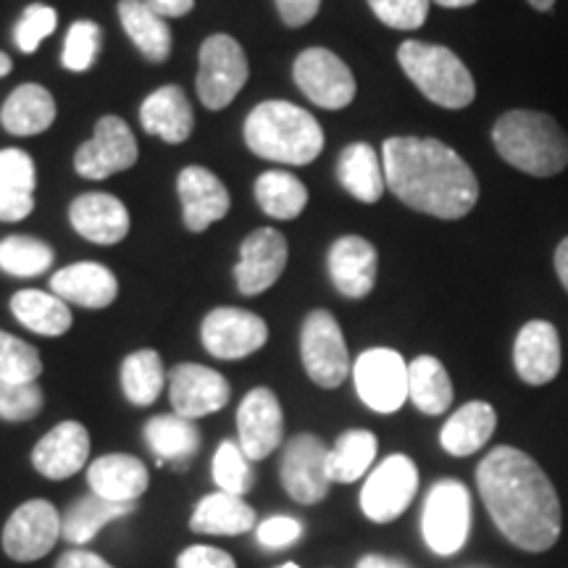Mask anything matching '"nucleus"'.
I'll list each match as a JSON object with an SVG mask.
<instances>
[{
  "instance_id": "2",
  "label": "nucleus",
  "mask_w": 568,
  "mask_h": 568,
  "mask_svg": "<svg viewBox=\"0 0 568 568\" xmlns=\"http://www.w3.org/2000/svg\"><path fill=\"white\" fill-rule=\"evenodd\" d=\"M387 187L400 203L426 216L456 222L479 201L474 169L435 138H389L382 145Z\"/></svg>"
},
{
  "instance_id": "42",
  "label": "nucleus",
  "mask_w": 568,
  "mask_h": 568,
  "mask_svg": "<svg viewBox=\"0 0 568 568\" xmlns=\"http://www.w3.org/2000/svg\"><path fill=\"white\" fill-rule=\"evenodd\" d=\"M40 374L38 347L0 329V382H38Z\"/></svg>"
},
{
  "instance_id": "24",
  "label": "nucleus",
  "mask_w": 568,
  "mask_h": 568,
  "mask_svg": "<svg viewBox=\"0 0 568 568\" xmlns=\"http://www.w3.org/2000/svg\"><path fill=\"white\" fill-rule=\"evenodd\" d=\"M53 295H59L63 303L80 305L88 311H101L119 297V280L109 266L98 261H80L59 268L51 276Z\"/></svg>"
},
{
  "instance_id": "48",
  "label": "nucleus",
  "mask_w": 568,
  "mask_h": 568,
  "mask_svg": "<svg viewBox=\"0 0 568 568\" xmlns=\"http://www.w3.org/2000/svg\"><path fill=\"white\" fill-rule=\"evenodd\" d=\"M176 568H237L230 552L211 548V545H193V548L182 550L176 558Z\"/></svg>"
},
{
  "instance_id": "19",
  "label": "nucleus",
  "mask_w": 568,
  "mask_h": 568,
  "mask_svg": "<svg viewBox=\"0 0 568 568\" xmlns=\"http://www.w3.org/2000/svg\"><path fill=\"white\" fill-rule=\"evenodd\" d=\"M176 193L182 201L184 226L190 232H205L230 213V190L216 174L203 166H187L176 176Z\"/></svg>"
},
{
  "instance_id": "55",
  "label": "nucleus",
  "mask_w": 568,
  "mask_h": 568,
  "mask_svg": "<svg viewBox=\"0 0 568 568\" xmlns=\"http://www.w3.org/2000/svg\"><path fill=\"white\" fill-rule=\"evenodd\" d=\"M527 3H529L535 11L548 13V11H552V6H556V0H527Z\"/></svg>"
},
{
  "instance_id": "33",
  "label": "nucleus",
  "mask_w": 568,
  "mask_h": 568,
  "mask_svg": "<svg viewBox=\"0 0 568 568\" xmlns=\"http://www.w3.org/2000/svg\"><path fill=\"white\" fill-rule=\"evenodd\" d=\"M119 19L132 45L145 55L148 61L163 63L172 55V30L159 11L151 9L145 0H122L119 3Z\"/></svg>"
},
{
  "instance_id": "27",
  "label": "nucleus",
  "mask_w": 568,
  "mask_h": 568,
  "mask_svg": "<svg viewBox=\"0 0 568 568\" xmlns=\"http://www.w3.org/2000/svg\"><path fill=\"white\" fill-rule=\"evenodd\" d=\"M38 166L19 148L0 151V222H21L34 211Z\"/></svg>"
},
{
  "instance_id": "34",
  "label": "nucleus",
  "mask_w": 568,
  "mask_h": 568,
  "mask_svg": "<svg viewBox=\"0 0 568 568\" xmlns=\"http://www.w3.org/2000/svg\"><path fill=\"white\" fill-rule=\"evenodd\" d=\"M11 314L21 326L42 337L67 335L74 322L69 303H63L53 293H42V290H19L11 297Z\"/></svg>"
},
{
  "instance_id": "1",
  "label": "nucleus",
  "mask_w": 568,
  "mask_h": 568,
  "mask_svg": "<svg viewBox=\"0 0 568 568\" xmlns=\"http://www.w3.org/2000/svg\"><path fill=\"white\" fill-rule=\"evenodd\" d=\"M477 485L495 527L516 548L545 552L558 542L560 500L548 474L524 450L500 445L477 468Z\"/></svg>"
},
{
  "instance_id": "4",
  "label": "nucleus",
  "mask_w": 568,
  "mask_h": 568,
  "mask_svg": "<svg viewBox=\"0 0 568 568\" xmlns=\"http://www.w3.org/2000/svg\"><path fill=\"white\" fill-rule=\"evenodd\" d=\"M500 159L529 176H556L568 166V134L550 113L508 111L493 126Z\"/></svg>"
},
{
  "instance_id": "9",
  "label": "nucleus",
  "mask_w": 568,
  "mask_h": 568,
  "mask_svg": "<svg viewBox=\"0 0 568 568\" xmlns=\"http://www.w3.org/2000/svg\"><path fill=\"white\" fill-rule=\"evenodd\" d=\"M355 393L376 414H395L408 400V364L389 347H372L353 366Z\"/></svg>"
},
{
  "instance_id": "12",
  "label": "nucleus",
  "mask_w": 568,
  "mask_h": 568,
  "mask_svg": "<svg viewBox=\"0 0 568 568\" xmlns=\"http://www.w3.org/2000/svg\"><path fill=\"white\" fill-rule=\"evenodd\" d=\"M418 489V468L403 453L382 460L368 474L361 489V508L374 524H389L414 503Z\"/></svg>"
},
{
  "instance_id": "36",
  "label": "nucleus",
  "mask_w": 568,
  "mask_h": 568,
  "mask_svg": "<svg viewBox=\"0 0 568 568\" xmlns=\"http://www.w3.org/2000/svg\"><path fill=\"white\" fill-rule=\"evenodd\" d=\"M408 400L426 416H439L453 406V382L443 361L418 355L408 364Z\"/></svg>"
},
{
  "instance_id": "21",
  "label": "nucleus",
  "mask_w": 568,
  "mask_h": 568,
  "mask_svg": "<svg viewBox=\"0 0 568 568\" xmlns=\"http://www.w3.org/2000/svg\"><path fill=\"white\" fill-rule=\"evenodd\" d=\"M69 222L88 243L116 245L130 234V211L109 193H84L69 205Z\"/></svg>"
},
{
  "instance_id": "53",
  "label": "nucleus",
  "mask_w": 568,
  "mask_h": 568,
  "mask_svg": "<svg viewBox=\"0 0 568 568\" xmlns=\"http://www.w3.org/2000/svg\"><path fill=\"white\" fill-rule=\"evenodd\" d=\"M355 568H408L403 566L400 560H393V558H385V556H366L358 560V566Z\"/></svg>"
},
{
  "instance_id": "50",
  "label": "nucleus",
  "mask_w": 568,
  "mask_h": 568,
  "mask_svg": "<svg viewBox=\"0 0 568 568\" xmlns=\"http://www.w3.org/2000/svg\"><path fill=\"white\" fill-rule=\"evenodd\" d=\"M55 568H113L109 560L88 550H69L59 558Z\"/></svg>"
},
{
  "instance_id": "56",
  "label": "nucleus",
  "mask_w": 568,
  "mask_h": 568,
  "mask_svg": "<svg viewBox=\"0 0 568 568\" xmlns=\"http://www.w3.org/2000/svg\"><path fill=\"white\" fill-rule=\"evenodd\" d=\"M11 69H13V61H11V55H6L3 51H0V77L11 74Z\"/></svg>"
},
{
  "instance_id": "22",
  "label": "nucleus",
  "mask_w": 568,
  "mask_h": 568,
  "mask_svg": "<svg viewBox=\"0 0 568 568\" xmlns=\"http://www.w3.org/2000/svg\"><path fill=\"white\" fill-rule=\"evenodd\" d=\"M90 458V432L80 422H61L34 445L32 466L45 479L61 481L82 471Z\"/></svg>"
},
{
  "instance_id": "47",
  "label": "nucleus",
  "mask_w": 568,
  "mask_h": 568,
  "mask_svg": "<svg viewBox=\"0 0 568 568\" xmlns=\"http://www.w3.org/2000/svg\"><path fill=\"white\" fill-rule=\"evenodd\" d=\"M303 537L301 521L290 516H272L264 524H258V542L268 550H282L295 545Z\"/></svg>"
},
{
  "instance_id": "18",
  "label": "nucleus",
  "mask_w": 568,
  "mask_h": 568,
  "mask_svg": "<svg viewBox=\"0 0 568 568\" xmlns=\"http://www.w3.org/2000/svg\"><path fill=\"white\" fill-rule=\"evenodd\" d=\"M240 447L251 460L272 456L284 437V416L280 397L268 387H255L243 397L237 408Z\"/></svg>"
},
{
  "instance_id": "8",
  "label": "nucleus",
  "mask_w": 568,
  "mask_h": 568,
  "mask_svg": "<svg viewBox=\"0 0 568 568\" xmlns=\"http://www.w3.org/2000/svg\"><path fill=\"white\" fill-rule=\"evenodd\" d=\"M303 368L318 387L335 389L351 374V355L337 318L329 311L316 308L305 316L301 329Z\"/></svg>"
},
{
  "instance_id": "45",
  "label": "nucleus",
  "mask_w": 568,
  "mask_h": 568,
  "mask_svg": "<svg viewBox=\"0 0 568 568\" xmlns=\"http://www.w3.org/2000/svg\"><path fill=\"white\" fill-rule=\"evenodd\" d=\"M59 27V13L51 6H27L21 13L17 27H13V42L21 53H34L42 45V40H48Z\"/></svg>"
},
{
  "instance_id": "43",
  "label": "nucleus",
  "mask_w": 568,
  "mask_h": 568,
  "mask_svg": "<svg viewBox=\"0 0 568 568\" xmlns=\"http://www.w3.org/2000/svg\"><path fill=\"white\" fill-rule=\"evenodd\" d=\"M101 42H103V30L95 24V21L82 19L74 21L69 27L67 40H63V51H61V63L67 71H80L92 69L98 53H101Z\"/></svg>"
},
{
  "instance_id": "3",
  "label": "nucleus",
  "mask_w": 568,
  "mask_h": 568,
  "mask_svg": "<svg viewBox=\"0 0 568 568\" xmlns=\"http://www.w3.org/2000/svg\"><path fill=\"white\" fill-rule=\"evenodd\" d=\"M245 142L255 155L284 166L314 163L324 151V130L301 105L264 101L245 119Z\"/></svg>"
},
{
  "instance_id": "38",
  "label": "nucleus",
  "mask_w": 568,
  "mask_h": 568,
  "mask_svg": "<svg viewBox=\"0 0 568 568\" xmlns=\"http://www.w3.org/2000/svg\"><path fill=\"white\" fill-rule=\"evenodd\" d=\"M166 368L161 355L142 347L124 358L122 364V389L132 406H153L159 400L163 385H166Z\"/></svg>"
},
{
  "instance_id": "51",
  "label": "nucleus",
  "mask_w": 568,
  "mask_h": 568,
  "mask_svg": "<svg viewBox=\"0 0 568 568\" xmlns=\"http://www.w3.org/2000/svg\"><path fill=\"white\" fill-rule=\"evenodd\" d=\"M145 3L159 11L163 19L187 17V13L195 9V0H145Z\"/></svg>"
},
{
  "instance_id": "31",
  "label": "nucleus",
  "mask_w": 568,
  "mask_h": 568,
  "mask_svg": "<svg viewBox=\"0 0 568 568\" xmlns=\"http://www.w3.org/2000/svg\"><path fill=\"white\" fill-rule=\"evenodd\" d=\"M255 527V510L247 506L245 497L230 493L205 495L193 510L190 529L195 535H216V537H234L245 535Z\"/></svg>"
},
{
  "instance_id": "54",
  "label": "nucleus",
  "mask_w": 568,
  "mask_h": 568,
  "mask_svg": "<svg viewBox=\"0 0 568 568\" xmlns=\"http://www.w3.org/2000/svg\"><path fill=\"white\" fill-rule=\"evenodd\" d=\"M437 6H443V9H466V6H474L477 0H435Z\"/></svg>"
},
{
  "instance_id": "16",
  "label": "nucleus",
  "mask_w": 568,
  "mask_h": 568,
  "mask_svg": "<svg viewBox=\"0 0 568 568\" xmlns=\"http://www.w3.org/2000/svg\"><path fill=\"white\" fill-rule=\"evenodd\" d=\"M290 247L287 240L274 226H261L253 234H247L240 245V261L234 266V282L237 290L247 297H255L274 287L284 266H287Z\"/></svg>"
},
{
  "instance_id": "52",
  "label": "nucleus",
  "mask_w": 568,
  "mask_h": 568,
  "mask_svg": "<svg viewBox=\"0 0 568 568\" xmlns=\"http://www.w3.org/2000/svg\"><path fill=\"white\" fill-rule=\"evenodd\" d=\"M552 264H556L558 280H560V284H564L566 293H568V237H564V240H560V243H558V247H556V261H552Z\"/></svg>"
},
{
  "instance_id": "49",
  "label": "nucleus",
  "mask_w": 568,
  "mask_h": 568,
  "mask_svg": "<svg viewBox=\"0 0 568 568\" xmlns=\"http://www.w3.org/2000/svg\"><path fill=\"white\" fill-rule=\"evenodd\" d=\"M276 11H280V19L287 27H305L308 21L316 19L318 9H322V0H274Z\"/></svg>"
},
{
  "instance_id": "30",
  "label": "nucleus",
  "mask_w": 568,
  "mask_h": 568,
  "mask_svg": "<svg viewBox=\"0 0 568 568\" xmlns=\"http://www.w3.org/2000/svg\"><path fill=\"white\" fill-rule=\"evenodd\" d=\"M495 408L485 400H471L447 418L443 432H439V445H443L445 453L456 458L474 456L495 435Z\"/></svg>"
},
{
  "instance_id": "41",
  "label": "nucleus",
  "mask_w": 568,
  "mask_h": 568,
  "mask_svg": "<svg viewBox=\"0 0 568 568\" xmlns=\"http://www.w3.org/2000/svg\"><path fill=\"white\" fill-rule=\"evenodd\" d=\"M213 481H216L222 493L245 497L253 489V468L251 458L245 456L240 443L224 439L216 447V456H213Z\"/></svg>"
},
{
  "instance_id": "13",
  "label": "nucleus",
  "mask_w": 568,
  "mask_h": 568,
  "mask_svg": "<svg viewBox=\"0 0 568 568\" xmlns=\"http://www.w3.org/2000/svg\"><path fill=\"white\" fill-rule=\"evenodd\" d=\"M203 347L219 361H240L258 353L268 343V326L253 311L222 305L201 324Z\"/></svg>"
},
{
  "instance_id": "14",
  "label": "nucleus",
  "mask_w": 568,
  "mask_h": 568,
  "mask_svg": "<svg viewBox=\"0 0 568 568\" xmlns=\"http://www.w3.org/2000/svg\"><path fill=\"white\" fill-rule=\"evenodd\" d=\"M138 161V140L130 124L119 116L98 119L95 132L74 155L77 174L84 180H109V176L126 172Z\"/></svg>"
},
{
  "instance_id": "15",
  "label": "nucleus",
  "mask_w": 568,
  "mask_h": 568,
  "mask_svg": "<svg viewBox=\"0 0 568 568\" xmlns=\"http://www.w3.org/2000/svg\"><path fill=\"white\" fill-rule=\"evenodd\" d=\"M61 537V516L53 503L27 500L13 510L3 527V550L17 564L45 558Z\"/></svg>"
},
{
  "instance_id": "20",
  "label": "nucleus",
  "mask_w": 568,
  "mask_h": 568,
  "mask_svg": "<svg viewBox=\"0 0 568 568\" xmlns=\"http://www.w3.org/2000/svg\"><path fill=\"white\" fill-rule=\"evenodd\" d=\"M560 337L550 322L535 318L524 324L516 335L514 364L518 379L531 387H542L552 382L560 372Z\"/></svg>"
},
{
  "instance_id": "57",
  "label": "nucleus",
  "mask_w": 568,
  "mask_h": 568,
  "mask_svg": "<svg viewBox=\"0 0 568 568\" xmlns=\"http://www.w3.org/2000/svg\"><path fill=\"white\" fill-rule=\"evenodd\" d=\"M276 568H301L297 564H282V566H276Z\"/></svg>"
},
{
  "instance_id": "29",
  "label": "nucleus",
  "mask_w": 568,
  "mask_h": 568,
  "mask_svg": "<svg viewBox=\"0 0 568 568\" xmlns=\"http://www.w3.org/2000/svg\"><path fill=\"white\" fill-rule=\"evenodd\" d=\"M337 182L361 203H379L387 190L385 163L368 142H351L337 159Z\"/></svg>"
},
{
  "instance_id": "7",
  "label": "nucleus",
  "mask_w": 568,
  "mask_h": 568,
  "mask_svg": "<svg viewBox=\"0 0 568 568\" xmlns=\"http://www.w3.org/2000/svg\"><path fill=\"white\" fill-rule=\"evenodd\" d=\"M471 527V495L456 479H443L429 489L424 503L422 531L437 556H453L466 545Z\"/></svg>"
},
{
  "instance_id": "25",
  "label": "nucleus",
  "mask_w": 568,
  "mask_h": 568,
  "mask_svg": "<svg viewBox=\"0 0 568 568\" xmlns=\"http://www.w3.org/2000/svg\"><path fill=\"white\" fill-rule=\"evenodd\" d=\"M140 124L153 138L169 142V145H182L195 130V113L182 88L163 84L142 101Z\"/></svg>"
},
{
  "instance_id": "17",
  "label": "nucleus",
  "mask_w": 568,
  "mask_h": 568,
  "mask_svg": "<svg viewBox=\"0 0 568 568\" xmlns=\"http://www.w3.org/2000/svg\"><path fill=\"white\" fill-rule=\"evenodd\" d=\"M230 382L222 374L201 364H180L169 372V400L176 416H211L230 403Z\"/></svg>"
},
{
  "instance_id": "26",
  "label": "nucleus",
  "mask_w": 568,
  "mask_h": 568,
  "mask_svg": "<svg viewBox=\"0 0 568 568\" xmlns=\"http://www.w3.org/2000/svg\"><path fill=\"white\" fill-rule=\"evenodd\" d=\"M90 493L105 497L111 503H134L148 489V468L140 458L126 453H109L92 460L88 468Z\"/></svg>"
},
{
  "instance_id": "32",
  "label": "nucleus",
  "mask_w": 568,
  "mask_h": 568,
  "mask_svg": "<svg viewBox=\"0 0 568 568\" xmlns=\"http://www.w3.org/2000/svg\"><path fill=\"white\" fill-rule=\"evenodd\" d=\"M142 435H145V443L153 450V456L159 458V466H187L195 458V453L201 450V432H197L195 422L176 414L153 416L142 429Z\"/></svg>"
},
{
  "instance_id": "37",
  "label": "nucleus",
  "mask_w": 568,
  "mask_h": 568,
  "mask_svg": "<svg viewBox=\"0 0 568 568\" xmlns=\"http://www.w3.org/2000/svg\"><path fill=\"white\" fill-rule=\"evenodd\" d=\"M255 203L266 216L276 219V222H290L297 219L308 205V190L297 180L295 174L284 172V169H272L255 180Z\"/></svg>"
},
{
  "instance_id": "44",
  "label": "nucleus",
  "mask_w": 568,
  "mask_h": 568,
  "mask_svg": "<svg viewBox=\"0 0 568 568\" xmlns=\"http://www.w3.org/2000/svg\"><path fill=\"white\" fill-rule=\"evenodd\" d=\"M45 406L38 382H0V418L11 424L30 422Z\"/></svg>"
},
{
  "instance_id": "39",
  "label": "nucleus",
  "mask_w": 568,
  "mask_h": 568,
  "mask_svg": "<svg viewBox=\"0 0 568 568\" xmlns=\"http://www.w3.org/2000/svg\"><path fill=\"white\" fill-rule=\"evenodd\" d=\"M376 437L368 429H351L337 437L335 447L329 450V479L339 485H353L372 468L376 458Z\"/></svg>"
},
{
  "instance_id": "40",
  "label": "nucleus",
  "mask_w": 568,
  "mask_h": 568,
  "mask_svg": "<svg viewBox=\"0 0 568 568\" xmlns=\"http://www.w3.org/2000/svg\"><path fill=\"white\" fill-rule=\"evenodd\" d=\"M53 247L30 234H11L0 240V268L11 276H40L53 266Z\"/></svg>"
},
{
  "instance_id": "11",
  "label": "nucleus",
  "mask_w": 568,
  "mask_h": 568,
  "mask_svg": "<svg viewBox=\"0 0 568 568\" xmlns=\"http://www.w3.org/2000/svg\"><path fill=\"white\" fill-rule=\"evenodd\" d=\"M329 447L316 435H295L282 450L280 479L284 493L303 506H316L329 495Z\"/></svg>"
},
{
  "instance_id": "28",
  "label": "nucleus",
  "mask_w": 568,
  "mask_h": 568,
  "mask_svg": "<svg viewBox=\"0 0 568 568\" xmlns=\"http://www.w3.org/2000/svg\"><path fill=\"white\" fill-rule=\"evenodd\" d=\"M55 113H59V105H55L51 90L42 88V84L27 82L19 84L6 98L3 109H0V124L13 138H34V134L51 130Z\"/></svg>"
},
{
  "instance_id": "35",
  "label": "nucleus",
  "mask_w": 568,
  "mask_h": 568,
  "mask_svg": "<svg viewBox=\"0 0 568 568\" xmlns=\"http://www.w3.org/2000/svg\"><path fill=\"white\" fill-rule=\"evenodd\" d=\"M134 503H111L105 497L90 493L74 500L61 516V537L71 545L90 542L98 531L109 527L111 521L132 514Z\"/></svg>"
},
{
  "instance_id": "6",
  "label": "nucleus",
  "mask_w": 568,
  "mask_h": 568,
  "mask_svg": "<svg viewBox=\"0 0 568 568\" xmlns=\"http://www.w3.org/2000/svg\"><path fill=\"white\" fill-rule=\"evenodd\" d=\"M247 77H251L247 55L232 34L216 32L203 42L197 55L195 90L205 109L222 111L232 105L247 84Z\"/></svg>"
},
{
  "instance_id": "10",
  "label": "nucleus",
  "mask_w": 568,
  "mask_h": 568,
  "mask_svg": "<svg viewBox=\"0 0 568 568\" xmlns=\"http://www.w3.org/2000/svg\"><path fill=\"white\" fill-rule=\"evenodd\" d=\"M293 80L311 103L326 111H339L351 105L355 90H358L351 67L326 48H308L297 55L293 63Z\"/></svg>"
},
{
  "instance_id": "46",
  "label": "nucleus",
  "mask_w": 568,
  "mask_h": 568,
  "mask_svg": "<svg viewBox=\"0 0 568 568\" xmlns=\"http://www.w3.org/2000/svg\"><path fill=\"white\" fill-rule=\"evenodd\" d=\"M366 3L382 24L393 27V30L414 32L429 17L432 0H366Z\"/></svg>"
},
{
  "instance_id": "23",
  "label": "nucleus",
  "mask_w": 568,
  "mask_h": 568,
  "mask_svg": "<svg viewBox=\"0 0 568 568\" xmlns=\"http://www.w3.org/2000/svg\"><path fill=\"white\" fill-rule=\"evenodd\" d=\"M326 266H329L332 284L337 287V293L358 301L374 290L379 255L368 240L358 237V234H345L332 243Z\"/></svg>"
},
{
  "instance_id": "5",
  "label": "nucleus",
  "mask_w": 568,
  "mask_h": 568,
  "mask_svg": "<svg viewBox=\"0 0 568 568\" xmlns=\"http://www.w3.org/2000/svg\"><path fill=\"white\" fill-rule=\"evenodd\" d=\"M397 63L426 101L439 105V109H466L477 98L471 71L450 48L406 40L397 48Z\"/></svg>"
}]
</instances>
